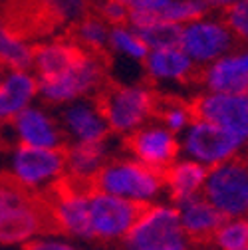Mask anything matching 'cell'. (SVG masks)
Segmentation results:
<instances>
[{"instance_id":"obj_1","label":"cell","mask_w":248,"mask_h":250,"mask_svg":"<svg viewBox=\"0 0 248 250\" xmlns=\"http://www.w3.org/2000/svg\"><path fill=\"white\" fill-rule=\"evenodd\" d=\"M155 89L145 85H127L107 80L94 96L91 104L113 133H131L153 117Z\"/></svg>"},{"instance_id":"obj_2","label":"cell","mask_w":248,"mask_h":250,"mask_svg":"<svg viewBox=\"0 0 248 250\" xmlns=\"http://www.w3.org/2000/svg\"><path fill=\"white\" fill-rule=\"evenodd\" d=\"M165 187L163 173L149 169L137 161H107L94 177L91 191L127 201L147 203Z\"/></svg>"},{"instance_id":"obj_3","label":"cell","mask_w":248,"mask_h":250,"mask_svg":"<svg viewBox=\"0 0 248 250\" xmlns=\"http://www.w3.org/2000/svg\"><path fill=\"white\" fill-rule=\"evenodd\" d=\"M203 197L225 218L248 214V159L234 157L208 169Z\"/></svg>"},{"instance_id":"obj_4","label":"cell","mask_w":248,"mask_h":250,"mask_svg":"<svg viewBox=\"0 0 248 250\" xmlns=\"http://www.w3.org/2000/svg\"><path fill=\"white\" fill-rule=\"evenodd\" d=\"M123 242L127 250H191L179 210L163 205H151Z\"/></svg>"},{"instance_id":"obj_5","label":"cell","mask_w":248,"mask_h":250,"mask_svg":"<svg viewBox=\"0 0 248 250\" xmlns=\"http://www.w3.org/2000/svg\"><path fill=\"white\" fill-rule=\"evenodd\" d=\"M89 203V221L91 232L96 240H119L131 232V229L139 223V218L149 210L151 203L127 201L103 193H91L87 197Z\"/></svg>"},{"instance_id":"obj_6","label":"cell","mask_w":248,"mask_h":250,"mask_svg":"<svg viewBox=\"0 0 248 250\" xmlns=\"http://www.w3.org/2000/svg\"><path fill=\"white\" fill-rule=\"evenodd\" d=\"M107 70L109 58L87 54L72 72L54 80H38V91L50 104H68L89 93L94 96L109 80Z\"/></svg>"},{"instance_id":"obj_7","label":"cell","mask_w":248,"mask_h":250,"mask_svg":"<svg viewBox=\"0 0 248 250\" xmlns=\"http://www.w3.org/2000/svg\"><path fill=\"white\" fill-rule=\"evenodd\" d=\"M8 175L22 189L38 193L42 185H52L66 175V147L38 149L18 145L12 149V171Z\"/></svg>"},{"instance_id":"obj_8","label":"cell","mask_w":248,"mask_h":250,"mask_svg":"<svg viewBox=\"0 0 248 250\" xmlns=\"http://www.w3.org/2000/svg\"><path fill=\"white\" fill-rule=\"evenodd\" d=\"M225 2H199V0H129V26L143 30L153 24H183L205 18L212 8Z\"/></svg>"},{"instance_id":"obj_9","label":"cell","mask_w":248,"mask_h":250,"mask_svg":"<svg viewBox=\"0 0 248 250\" xmlns=\"http://www.w3.org/2000/svg\"><path fill=\"white\" fill-rule=\"evenodd\" d=\"M193 119L207 121L234 135L242 145L248 143V91L228 96V93H205L191 100Z\"/></svg>"},{"instance_id":"obj_10","label":"cell","mask_w":248,"mask_h":250,"mask_svg":"<svg viewBox=\"0 0 248 250\" xmlns=\"http://www.w3.org/2000/svg\"><path fill=\"white\" fill-rule=\"evenodd\" d=\"M232 48V34L223 20L201 18L183 26L181 34V50L191 58V62L199 68L210 66L212 62L228 56Z\"/></svg>"},{"instance_id":"obj_11","label":"cell","mask_w":248,"mask_h":250,"mask_svg":"<svg viewBox=\"0 0 248 250\" xmlns=\"http://www.w3.org/2000/svg\"><path fill=\"white\" fill-rule=\"evenodd\" d=\"M123 145L137 159V163L159 173H165L179 157V139L175 133L155 123H145L125 135Z\"/></svg>"},{"instance_id":"obj_12","label":"cell","mask_w":248,"mask_h":250,"mask_svg":"<svg viewBox=\"0 0 248 250\" xmlns=\"http://www.w3.org/2000/svg\"><path fill=\"white\" fill-rule=\"evenodd\" d=\"M183 147L193 161L205 167H216L236 157L242 143L228 131L207 121H193L183 137Z\"/></svg>"},{"instance_id":"obj_13","label":"cell","mask_w":248,"mask_h":250,"mask_svg":"<svg viewBox=\"0 0 248 250\" xmlns=\"http://www.w3.org/2000/svg\"><path fill=\"white\" fill-rule=\"evenodd\" d=\"M10 123L14 131V139L24 147H38V149H64L66 133L60 125L36 107H26L20 111Z\"/></svg>"},{"instance_id":"obj_14","label":"cell","mask_w":248,"mask_h":250,"mask_svg":"<svg viewBox=\"0 0 248 250\" xmlns=\"http://www.w3.org/2000/svg\"><path fill=\"white\" fill-rule=\"evenodd\" d=\"M183 232L189 242L197 246H207L212 242L216 230H219L227 218L216 210L205 197H193L177 207Z\"/></svg>"},{"instance_id":"obj_15","label":"cell","mask_w":248,"mask_h":250,"mask_svg":"<svg viewBox=\"0 0 248 250\" xmlns=\"http://www.w3.org/2000/svg\"><path fill=\"white\" fill-rule=\"evenodd\" d=\"M201 82L210 93H246L248 91V52L223 56L212 62L210 66L203 68Z\"/></svg>"},{"instance_id":"obj_16","label":"cell","mask_w":248,"mask_h":250,"mask_svg":"<svg viewBox=\"0 0 248 250\" xmlns=\"http://www.w3.org/2000/svg\"><path fill=\"white\" fill-rule=\"evenodd\" d=\"M87 56L80 46L66 40H56L48 44L32 46V66L36 68L40 80H54L72 72Z\"/></svg>"},{"instance_id":"obj_17","label":"cell","mask_w":248,"mask_h":250,"mask_svg":"<svg viewBox=\"0 0 248 250\" xmlns=\"http://www.w3.org/2000/svg\"><path fill=\"white\" fill-rule=\"evenodd\" d=\"M62 131L76 143H103L111 133L94 104L76 102L62 113Z\"/></svg>"},{"instance_id":"obj_18","label":"cell","mask_w":248,"mask_h":250,"mask_svg":"<svg viewBox=\"0 0 248 250\" xmlns=\"http://www.w3.org/2000/svg\"><path fill=\"white\" fill-rule=\"evenodd\" d=\"M145 72L151 80L163 82H181L191 83L201 80L203 68L195 66L191 58L181 48H167V50H151L145 58Z\"/></svg>"},{"instance_id":"obj_19","label":"cell","mask_w":248,"mask_h":250,"mask_svg":"<svg viewBox=\"0 0 248 250\" xmlns=\"http://www.w3.org/2000/svg\"><path fill=\"white\" fill-rule=\"evenodd\" d=\"M38 93V80L28 72H10L0 82V123L12 121Z\"/></svg>"},{"instance_id":"obj_20","label":"cell","mask_w":248,"mask_h":250,"mask_svg":"<svg viewBox=\"0 0 248 250\" xmlns=\"http://www.w3.org/2000/svg\"><path fill=\"white\" fill-rule=\"evenodd\" d=\"M207 175L208 167L197 161H179L163 173V183L169 189L171 199L181 205L199 195V191L205 187Z\"/></svg>"},{"instance_id":"obj_21","label":"cell","mask_w":248,"mask_h":250,"mask_svg":"<svg viewBox=\"0 0 248 250\" xmlns=\"http://www.w3.org/2000/svg\"><path fill=\"white\" fill-rule=\"evenodd\" d=\"M109 32H111L109 26L100 16H96L94 12H87L68 28V40L91 56L111 58Z\"/></svg>"},{"instance_id":"obj_22","label":"cell","mask_w":248,"mask_h":250,"mask_svg":"<svg viewBox=\"0 0 248 250\" xmlns=\"http://www.w3.org/2000/svg\"><path fill=\"white\" fill-rule=\"evenodd\" d=\"M107 163L103 143H74L66 147V175L78 181H89Z\"/></svg>"},{"instance_id":"obj_23","label":"cell","mask_w":248,"mask_h":250,"mask_svg":"<svg viewBox=\"0 0 248 250\" xmlns=\"http://www.w3.org/2000/svg\"><path fill=\"white\" fill-rule=\"evenodd\" d=\"M165 125V129L171 133L183 131L185 127H191L193 119V109H191V100L185 102L175 96H165V93L155 91L153 100V117Z\"/></svg>"},{"instance_id":"obj_24","label":"cell","mask_w":248,"mask_h":250,"mask_svg":"<svg viewBox=\"0 0 248 250\" xmlns=\"http://www.w3.org/2000/svg\"><path fill=\"white\" fill-rule=\"evenodd\" d=\"M0 64L12 72H26L32 68V46L16 38L0 20Z\"/></svg>"},{"instance_id":"obj_25","label":"cell","mask_w":248,"mask_h":250,"mask_svg":"<svg viewBox=\"0 0 248 250\" xmlns=\"http://www.w3.org/2000/svg\"><path fill=\"white\" fill-rule=\"evenodd\" d=\"M143 40V44L151 50H167V48H181V34L183 26L179 24H153L143 30H133Z\"/></svg>"},{"instance_id":"obj_26","label":"cell","mask_w":248,"mask_h":250,"mask_svg":"<svg viewBox=\"0 0 248 250\" xmlns=\"http://www.w3.org/2000/svg\"><path fill=\"white\" fill-rule=\"evenodd\" d=\"M210 244L216 250H248V218L225 221Z\"/></svg>"},{"instance_id":"obj_27","label":"cell","mask_w":248,"mask_h":250,"mask_svg":"<svg viewBox=\"0 0 248 250\" xmlns=\"http://www.w3.org/2000/svg\"><path fill=\"white\" fill-rule=\"evenodd\" d=\"M115 50L123 56H129L137 62H145L149 56V48L131 28H111L109 32V52Z\"/></svg>"},{"instance_id":"obj_28","label":"cell","mask_w":248,"mask_h":250,"mask_svg":"<svg viewBox=\"0 0 248 250\" xmlns=\"http://www.w3.org/2000/svg\"><path fill=\"white\" fill-rule=\"evenodd\" d=\"M223 22L230 30V34H236L242 40H248V0L240 2H225L221 8Z\"/></svg>"},{"instance_id":"obj_29","label":"cell","mask_w":248,"mask_h":250,"mask_svg":"<svg viewBox=\"0 0 248 250\" xmlns=\"http://www.w3.org/2000/svg\"><path fill=\"white\" fill-rule=\"evenodd\" d=\"M96 16H100L107 26L111 28H127L129 24V10L127 2H119V0H111V2H98L91 4Z\"/></svg>"},{"instance_id":"obj_30","label":"cell","mask_w":248,"mask_h":250,"mask_svg":"<svg viewBox=\"0 0 248 250\" xmlns=\"http://www.w3.org/2000/svg\"><path fill=\"white\" fill-rule=\"evenodd\" d=\"M24 250H76L74 246L60 242V240H44V238H32L24 244Z\"/></svg>"},{"instance_id":"obj_31","label":"cell","mask_w":248,"mask_h":250,"mask_svg":"<svg viewBox=\"0 0 248 250\" xmlns=\"http://www.w3.org/2000/svg\"><path fill=\"white\" fill-rule=\"evenodd\" d=\"M2 70H4V66L0 64V82H2Z\"/></svg>"},{"instance_id":"obj_32","label":"cell","mask_w":248,"mask_h":250,"mask_svg":"<svg viewBox=\"0 0 248 250\" xmlns=\"http://www.w3.org/2000/svg\"><path fill=\"white\" fill-rule=\"evenodd\" d=\"M246 159H248V157H246Z\"/></svg>"}]
</instances>
